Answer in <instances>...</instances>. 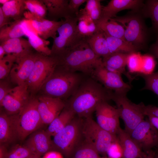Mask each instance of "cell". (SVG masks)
Masks as SVG:
<instances>
[{
  "mask_svg": "<svg viewBox=\"0 0 158 158\" xmlns=\"http://www.w3.org/2000/svg\"><path fill=\"white\" fill-rule=\"evenodd\" d=\"M156 65L155 58L151 54L142 56V63L139 75H148L153 73Z\"/></svg>",
  "mask_w": 158,
  "mask_h": 158,
  "instance_id": "f35d334b",
  "label": "cell"
},
{
  "mask_svg": "<svg viewBox=\"0 0 158 158\" xmlns=\"http://www.w3.org/2000/svg\"><path fill=\"white\" fill-rule=\"evenodd\" d=\"M65 19L57 30L59 36L53 39L51 56L58 57L62 55L85 38L82 37L78 32V17Z\"/></svg>",
  "mask_w": 158,
  "mask_h": 158,
  "instance_id": "52a82bcc",
  "label": "cell"
},
{
  "mask_svg": "<svg viewBox=\"0 0 158 158\" xmlns=\"http://www.w3.org/2000/svg\"><path fill=\"white\" fill-rule=\"evenodd\" d=\"M27 22L25 19L22 18L14 21L8 26L0 28V42L24 35L28 36L29 31Z\"/></svg>",
  "mask_w": 158,
  "mask_h": 158,
  "instance_id": "603a6c76",
  "label": "cell"
},
{
  "mask_svg": "<svg viewBox=\"0 0 158 158\" xmlns=\"http://www.w3.org/2000/svg\"><path fill=\"white\" fill-rule=\"evenodd\" d=\"M1 7L5 16L14 21L22 18L26 9L24 0H10Z\"/></svg>",
  "mask_w": 158,
  "mask_h": 158,
  "instance_id": "f1b7e54d",
  "label": "cell"
},
{
  "mask_svg": "<svg viewBox=\"0 0 158 158\" xmlns=\"http://www.w3.org/2000/svg\"><path fill=\"white\" fill-rule=\"evenodd\" d=\"M149 51L150 54L155 58L158 59V35L156 42L151 46Z\"/></svg>",
  "mask_w": 158,
  "mask_h": 158,
  "instance_id": "7dc6e473",
  "label": "cell"
},
{
  "mask_svg": "<svg viewBox=\"0 0 158 158\" xmlns=\"http://www.w3.org/2000/svg\"><path fill=\"white\" fill-rule=\"evenodd\" d=\"M46 5L48 17L50 20L57 21L61 18L70 17L68 5V0H42Z\"/></svg>",
  "mask_w": 158,
  "mask_h": 158,
  "instance_id": "cb8c5ba5",
  "label": "cell"
},
{
  "mask_svg": "<svg viewBox=\"0 0 158 158\" xmlns=\"http://www.w3.org/2000/svg\"><path fill=\"white\" fill-rule=\"evenodd\" d=\"M117 135L122 149V158H142L146 154L124 130L120 128Z\"/></svg>",
  "mask_w": 158,
  "mask_h": 158,
  "instance_id": "44dd1931",
  "label": "cell"
},
{
  "mask_svg": "<svg viewBox=\"0 0 158 158\" xmlns=\"http://www.w3.org/2000/svg\"><path fill=\"white\" fill-rule=\"evenodd\" d=\"M104 34L111 54L116 52L130 54L141 50L125 40L109 36L104 33Z\"/></svg>",
  "mask_w": 158,
  "mask_h": 158,
  "instance_id": "83f0119b",
  "label": "cell"
},
{
  "mask_svg": "<svg viewBox=\"0 0 158 158\" xmlns=\"http://www.w3.org/2000/svg\"><path fill=\"white\" fill-rule=\"evenodd\" d=\"M99 158H109L108 157H100Z\"/></svg>",
  "mask_w": 158,
  "mask_h": 158,
  "instance_id": "9f6ffc18",
  "label": "cell"
},
{
  "mask_svg": "<svg viewBox=\"0 0 158 158\" xmlns=\"http://www.w3.org/2000/svg\"><path fill=\"white\" fill-rule=\"evenodd\" d=\"M127 95L116 93L114 92L111 100L116 104L120 118L123 121L126 131L129 134L136 126L144 120L140 104H136L130 100Z\"/></svg>",
  "mask_w": 158,
  "mask_h": 158,
  "instance_id": "30bf717a",
  "label": "cell"
},
{
  "mask_svg": "<svg viewBox=\"0 0 158 158\" xmlns=\"http://www.w3.org/2000/svg\"><path fill=\"white\" fill-rule=\"evenodd\" d=\"M37 53L16 58L10 73L11 81L19 85L27 83L33 68Z\"/></svg>",
  "mask_w": 158,
  "mask_h": 158,
  "instance_id": "9a60e30c",
  "label": "cell"
},
{
  "mask_svg": "<svg viewBox=\"0 0 158 158\" xmlns=\"http://www.w3.org/2000/svg\"><path fill=\"white\" fill-rule=\"evenodd\" d=\"M84 118L75 115L72 120L54 136L52 140V150L68 158L83 140Z\"/></svg>",
  "mask_w": 158,
  "mask_h": 158,
  "instance_id": "5b68a950",
  "label": "cell"
},
{
  "mask_svg": "<svg viewBox=\"0 0 158 158\" xmlns=\"http://www.w3.org/2000/svg\"><path fill=\"white\" fill-rule=\"evenodd\" d=\"M101 1L99 0H87L84 8L79 11V12L90 16L96 25L99 20L101 15L102 6L101 5Z\"/></svg>",
  "mask_w": 158,
  "mask_h": 158,
  "instance_id": "e575fe53",
  "label": "cell"
},
{
  "mask_svg": "<svg viewBox=\"0 0 158 158\" xmlns=\"http://www.w3.org/2000/svg\"><path fill=\"white\" fill-rule=\"evenodd\" d=\"M140 104L145 116H151L158 118V107L151 105H146L142 102Z\"/></svg>",
  "mask_w": 158,
  "mask_h": 158,
  "instance_id": "ee69618b",
  "label": "cell"
},
{
  "mask_svg": "<svg viewBox=\"0 0 158 158\" xmlns=\"http://www.w3.org/2000/svg\"><path fill=\"white\" fill-rule=\"evenodd\" d=\"M141 149L146 152L158 146V130L148 118L140 122L129 134Z\"/></svg>",
  "mask_w": 158,
  "mask_h": 158,
  "instance_id": "7c38bea8",
  "label": "cell"
},
{
  "mask_svg": "<svg viewBox=\"0 0 158 158\" xmlns=\"http://www.w3.org/2000/svg\"><path fill=\"white\" fill-rule=\"evenodd\" d=\"M16 58L12 54H6L0 60V79L6 78L10 74Z\"/></svg>",
  "mask_w": 158,
  "mask_h": 158,
  "instance_id": "ab89813d",
  "label": "cell"
},
{
  "mask_svg": "<svg viewBox=\"0 0 158 158\" xmlns=\"http://www.w3.org/2000/svg\"><path fill=\"white\" fill-rule=\"evenodd\" d=\"M86 39L92 51L99 56L103 59L111 54L107 41L102 30H97L93 34Z\"/></svg>",
  "mask_w": 158,
  "mask_h": 158,
  "instance_id": "d4e9b609",
  "label": "cell"
},
{
  "mask_svg": "<svg viewBox=\"0 0 158 158\" xmlns=\"http://www.w3.org/2000/svg\"><path fill=\"white\" fill-rule=\"evenodd\" d=\"M148 118L154 126L158 130V118L151 116H148Z\"/></svg>",
  "mask_w": 158,
  "mask_h": 158,
  "instance_id": "681fc988",
  "label": "cell"
},
{
  "mask_svg": "<svg viewBox=\"0 0 158 158\" xmlns=\"http://www.w3.org/2000/svg\"><path fill=\"white\" fill-rule=\"evenodd\" d=\"M24 16L30 22L37 34L45 40L50 37L54 39L56 37V32L64 21H55L45 18H37L29 11H25Z\"/></svg>",
  "mask_w": 158,
  "mask_h": 158,
  "instance_id": "ac0fdd59",
  "label": "cell"
},
{
  "mask_svg": "<svg viewBox=\"0 0 158 158\" xmlns=\"http://www.w3.org/2000/svg\"><path fill=\"white\" fill-rule=\"evenodd\" d=\"M10 0H0V3L3 5L5 4Z\"/></svg>",
  "mask_w": 158,
  "mask_h": 158,
  "instance_id": "f5cc1de1",
  "label": "cell"
},
{
  "mask_svg": "<svg viewBox=\"0 0 158 158\" xmlns=\"http://www.w3.org/2000/svg\"><path fill=\"white\" fill-rule=\"evenodd\" d=\"M155 158H158V154L157 155H155Z\"/></svg>",
  "mask_w": 158,
  "mask_h": 158,
  "instance_id": "11a10c76",
  "label": "cell"
},
{
  "mask_svg": "<svg viewBox=\"0 0 158 158\" xmlns=\"http://www.w3.org/2000/svg\"><path fill=\"white\" fill-rule=\"evenodd\" d=\"M155 154L152 150L146 152V154L142 158H155Z\"/></svg>",
  "mask_w": 158,
  "mask_h": 158,
  "instance_id": "f907efd6",
  "label": "cell"
},
{
  "mask_svg": "<svg viewBox=\"0 0 158 158\" xmlns=\"http://www.w3.org/2000/svg\"><path fill=\"white\" fill-rule=\"evenodd\" d=\"M27 83L13 88L0 103L9 115L16 114L20 110L30 97Z\"/></svg>",
  "mask_w": 158,
  "mask_h": 158,
  "instance_id": "5bb4252c",
  "label": "cell"
},
{
  "mask_svg": "<svg viewBox=\"0 0 158 158\" xmlns=\"http://www.w3.org/2000/svg\"><path fill=\"white\" fill-rule=\"evenodd\" d=\"M87 76L67 70L57 65L54 73L40 90L42 96L68 99Z\"/></svg>",
  "mask_w": 158,
  "mask_h": 158,
  "instance_id": "3957f363",
  "label": "cell"
},
{
  "mask_svg": "<svg viewBox=\"0 0 158 158\" xmlns=\"http://www.w3.org/2000/svg\"><path fill=\"white\" fill-rule=\"evenodd\" d=\"M27 36L32 47L37 53L44 56H51V49L48 46L49 41L42 39L36 33L32 31H29Z\"/></svg>",
  "mask_w": 158,
  "mask_h": 158,
  "instance_id": "836d02e7",
  "label": "cell"
},
{
  "mask_svg": "<svg viewBox=\"0 0 158 158\" xmlns=\"http://www.w3.org/2000/svg\"><path fill=\"white\" fill-rule=\"evenodd\" d=\"M145 81V85L141 90L152 91L158 97V71L148 75H140Z\"/></svg>",
  "mask_w": 158,
  "mask_h": 158,
  "instance_id": "60d3db41",
  "label": "cell"
},
{
  "mask_svg": "<svg viewBox=\"0 0 158 158\" xmlns=\"http://www.w3.org/2000/svg\"><path fill=\"white\" fill-rule=\"evenodd\" d=\"M86 39L82 40L63 54L56 57L58 65L69 71L80 72L90 76L96 68L103 65L102 58L93 52Z\"/></svg>",
  "mask_w": 158,
  "mask_h": 158,
  "instance_id": "7a4b0ae2",
  "label": "cell"
},
{
  "mask_svg": "<svg viewBox=\"0 0 158 158\" xmlns=\"http://www.w3.org/2000/svg\"><path fill=\"white\" fill-rule=\"evenodd\" d=\"M144 4L143 1L141 0H111L107 5L102 6L100 18L97 23L109 20L116 16L118 12L125 9L139 11Z\"/></svg>",
  "mask_w": 158,
  "mask_h": 158,
  "instance_id": "e0dca14e",
  "label": "cell"
},
{
  "mask_svg": "<svg viewBox=\"0 0 158 158\" xmlns=\"http://www.w3.org/2000/svg\"><path fill=\"white\" fill-rule=\"evenodd\" d=\"M10 19L8 18L5 15L1 7H0V28L9 25L11 22H10Z\"/></svg>",
  "mask_w": 158,
  "mask_h": 158,
  "instance_id": "bcb514c9",
  "label": "cell"
},
{
  "mask_svg": "<svg viewBox=\"0 0 158 158\" xmlns=\"http://www.w3.org/2000/svg\"><path fill=\"white\" fill-rule=\"evenodd\" d=\"M140 12L131 11L122 16L111 19L124 27L126 40L140 48H145L149 37V32Z\"/></svg>",
  "mask_w": 158,
  "mask_h": 158,
  "instance_id": "8992f818",
  "label": "cell"
},
{
  "mask_svg": "<svg viewBox=\"0 0 158 158\" xmlns=\"http://www.w3.org/2000/svg\"><path fill=\"white\" fill-rule=\"evenodd\" d=\"M106 154L109 158H122V149L118 138L111 145L107 151Z\"/></svg>",
  "mask_w": 158,
  "mask_h": 158,
  "instance_id": "b9f144b4",
  "label": "cell"
},
{
  "mask_svg": "<svg viewBox=\"0 0 158 158\" xmlns=\"http://www.w3.org/2000/svg\"><path fill=\"white\" fill-rule=\"evenodd\" d=\"M142 56L138 52L129 54L127 66L130 73H139L142 63Z\"/></svg>",
  "mask_w": 158,
  "mask_h": 158,
  "instance_id": "74e56055",
  "label": "cell"
},
{
  "mask_svg": "<svg viewBox=\"0 0 158 158\" xmlns=\"http://www.w3.org/2000/svg\"><path fill=\"white\" fill-rule=\"evenodd\" d=\"M58 63L56 57L44 56L37 53L33 68L27 83L29 92L34 94L40 90L54 73Z\"/></svg>",
  "mask_w": 158,
  "mask_h": 158,
  "instance_id": "9c48e42d",
  "label": "cell"
},
{
  "mask_svg": "<svg viewBox=\"0 0 158 158\" xmlns=\"http://www.w3.org/2000/svg\"><path fill=\"white\" fill-rule=\"evenodd\" d=\"M96 25L97 30H102L106 35L125 40L124 28L117 22L111 19L107 21L98 22Z\"/></svg>",
  "mask_w": 158,
  "mask_h": 158,
  "instance_id": "f546056e",
  "label": "cell"
},
{
  "mask_svg": "<svg viewBox=\"0 0 158 158\" xmlns=\"http://www.w3.org/2000/svg\"><path fill=\"white\" fill-rule=\"evenodd\" d=\"M129 54L120 52L113 53L102 59V60L103 65L107 70L121 75H124L131 82L135 77L131 75L126 70Z\"/></svg>",
  "mask_w": 158,
  "mask_h": 158,
  "instance_id": "ffe728a7",
  "label": "cell"
},
{
  "mask_svg": "<svg viewBox=\"0 0 158 158\" xmlns=\"http://www.w3.org/2000/svg\"><path fill=\"white\" fill-rule=\"evenodd\" d=\"M34 154L25 145H16L9 150L3 145H1L0 158H28Z\"/></svg>",
  "mask_w": 158,
  "mask_h": 158,
  "instance_id": "d6a6232c",
  "label": "cell"
},
{
  "mask_svg": "<svg viewBox=\"0 0 158 158\" xmlns=\"http://www.w3.org/2000/svg\"><path fill=\"white\" fill-rule=\"evenodd\" d=\"M17 138L10 115L1 112L0 115V145L13 142Z\"/></svg>",
  "mask_w": 158,
  "mask_h": 158,
  "instance_id": "4316f807",
  "label": "cell"
},
{
  "mask_svg": "<svg viewBox=\"0 0 158 158\" xmlns=\"http://www.w3.org/2000/svg\"><path fill=\"white\" fill-rule=\"evenodd\" d=\"M71 158H99V154L89 144L83 140L76 148Z\"/></svg>",
  "mask_w": 158,
  "mask_h": 158,
  "instance_id": "8d00e7d4",
  "label": "cell"
},
{
  "mask_svg": "<svg viewBox=\"0 0 158 158\" xmlns=\"http://www.w3.org/2000/svg\"><path fill=\"white\" fill-rule=\"evenodd\" d=\"M83 135L84 141L103 155H106L111 145L118 139L117 135L101 128L92 117L84 118Z\"/></svg>",
  "mask_w": 158,
  "mask_h": 158,
  "instance_id": "ba28073f",
  "label": "cell"
},
{
  "mask_svg": "<svg viewBox=\"0 0 158 158\" xmlns=\"http://www.w3.org/2000/svg\"><path fill=\"white\" fill-rule=\"evenodd\" d=\"M6 54H12L16 58L32 52L33 49L28 40L22 37L8 40L0 43Z\"/></svg>",
  "mask_w": 158,
  "mask_h": 158,
  "instance_id": "7402d4cb",
  "label": "cell"
},
{
  "mask_svg": "<svg viewBox=\"0 0 158 158\" xmlns=\"http://www.w3.org/2000/svg\"><path fill=\"white\" fill-rule=\"evenodd\" d=\"M90 77L116 94L127 95L131 89L130 85L123 81L121 75L109 71L103 65L96 68Z\"/></svg>",
  "mask_w": 158,
  "mask_h": 158,
  "instance_id": "8fae6325",
  "label": "cell"
},
{
  "mask_svg": "<svg viewBox=\"0 0 158 158\" xmlns=\"http://www.w3.org/2000/svg\"><path fill=\"white\" fill-rule=\"evenodd\" d=\"M42 158H63L60 152L54 150L50 151L44 155Z\"/></svg>",
  "mask_w": 158,
  "mask_h": 158,
  "instance_id": "c3c4849f",
  "label": "cell"
},
{
  "mask_svg": "<svg viewBox=\"0 0 158 158\" xmlns=\"http://www.w3.org/2000/svg\"><path fill=\"white\" fill-rule=\"evenodd\" d=\"M87 0H70L68 9L71 18L77 17L79 14V8L83 4L86 2Z\"/></svg>",
  "mask_w": 158,
  "mask_h": 158,
  "instance_id": "7bdbcfd3",
  "label": "cell"
},
{
  "mask_svg": "<svg viewBox=\"0 0 158 158\" xmlns=\"http://www.w3.org/2000/svg\"><path fill=\"white\" fill-rule=\"evenodd\" d=\"M78 17V30L82 37L86 38L97 31V26L90 16L79 12Z\"/></svg>",
  "mask_w": 158,
  "mask_h": 158,
  "instance_id": "4dcf8cb0",
  "label": "cell"
},
{
  "mask_svg": "<svg viewBox=\"0 0 158 158\" xmlns=\"http://www.w3.org/2000/svg\"><path fill=\"white\" fill-rule=\"evenodd\" d=\"M38 98L30 97L18 113L10 115L17 138L23 140L43 125L38 108Z\"/></svg>",
  "mask_w": 158,
  "mask_h": 158,
  "instance_id": "277c9868",
  "label": "cell"
},
{
  "mask_svg": "<svg viewBox=\"0 0 158 158\" xmlns=\"http://www.w3.org/2000/svg\"><path fill=\"white\" fill-rule=\"evenodd\" d=\"M25 9L33 16L39 18H45L47 9L42 0H24Z\"/></svg>",
  "mask_w": 158,
  "mask_h": 158,
  "instance_id": "d590c367",
  "label": "cell"
},
{
  "mask_svg": "<svg viewBox=\"0 0 158 158\" xmlns=\"http://www.w3.org/2000/svg\"><path fill=\"white\" fill-rule=\"evenodd\" d=\"M95 111L97 124L107 131L117 135L121 128L120 116L117 109L111 105L108 102H104L97 106Z\"/></svg>",
  "mask_w": 158,
  "mask_h": 158,
  "instance_id": "4fadbf2b",
  "label": "cell"
},
{
  "mask_svg": "<svg viewBox=\"0 0 158 158\" xmlns=\"http://www.w3.org/2000/svg\"><path fill=\"white\" fill-rule=\"evenodd\" d=\"M113 92L91 77L87 76L65 101L66 105L78 117H91L99 104L111 100Z\"/></svg>",
  "mask_w": 158,
  "mask_h": 158,
  "instance_id": "6da1fadb",
  "label": "cell"
},
{
  "mask_svg": "<svg viewBox=\"0 0 158 158\" xmlns=\"http://www.w3.org/2000/svg\"><path fill=\"white\" fill-rule=\"evenodd\" d=\"M38 99V110L43 124L49 125L66 106L65 101L58 98L41 95Z\"/></svg>",
  "mask_w": 158,
  "mask_h": 158,
  "instance_id": "2e32d148",
  "label": "cell"
},
{
  "mask_svg": "<svg viewBox=\"0 0 158 158\" xmlns=\"http://www.w3.org/2000/svg\"><path fill=\"white\" fill-rule=\"evenodd\" d=\"M6 78L1 80L0 81V103L6 95L13 88L8 80Z\"/></svg>",
  "mask_w": 158,
  "mask_h": 158,
  "instance_id": "f6af8a7d",
  "label": "cell"
},
{
  "mask_svg": "<svg viewBox=\"0 0 158 158\" xmlns=\"http://www.w3.org/2000/svg\"><path fill=\"white\" fill-rule=\"evenodd\" d=\"M6 54V52L3 47L0 45V60L2 59Z\"/></svg>",
  "mask_w": 158,
  "mask_h": 158,
  "instance_id": "816d5d0a",
  "label": "cell"
},
{
  "mask_svg": "<svg viewBox=\"0 0 158 158\" xmlns=\"http://www.w3.org/2000/svg\"><path fill=\"white\" fill-rule=\"evenodd\" d=\"M51 137L46 131L38 129L30 135L24 145L33 154L41 157L52 150Z\"/></svg>",
  "mask_w": 158,
  "mask_h": 158,
  "instance_id": "d6986e66",
  "label": "cell"
},
{
  "mask_svg": "<svg viewBox=\"0 0 158 158\" xmlns=\"http://www.w3.org/2000/svg\"><path fill=\"white\" fill-rule=\"evenodd\" d=\"M75 115L66 105L60 114L49 125L46 131L51 136H54L66 126Z\"/></svg>",
  "mask_w": 158,
  "mask_h": 158,
  "instance_id": "484cf974",
  "label": "cell"
},
{
  "mask_svg": "<svg viewBox=\"0 0 158 158\" xmlns=\"http://www.w3.org/2000/svg\"><path fill=\"white\" fill-rule=\"evenodd\" d=\"M28 158H40V157L35 154H32Z\"/></svg>",
  "mask_w": 158,
  "mask_h": 158,
  "instance_id": "db71d44e",
  "label": "cell"
},
{
  "mask_svg": "<svg viewBox=\"0 0 158 158\" xmlns=\"http://www.w3.org/2000/svg\"><path fill=\"white\" fill-rule=\"evenodd\" d=\"M157 148H158V146L157 147Z\"/></svg>",
  "mask_w": 158,
  "mask_h": 158,
  "instance_id": "6f0895ef",
  "label": "cell"
},
{
  "mask_svg": "<svg viewBox=\"0 0 158 158\" xmlns=\"http://www.w3.org/2000/svg\"><path fill=\"white\" fill-rule=\"evenodd\" d=\"M144 18H150L153 28L158 35V0H147L140 11Z\"/></svg>",
  "mask_w": 158,
  "mask_h": 158,
  "instance_id": "1f68e13d",
  "label": "cell"
}]
</instances>
